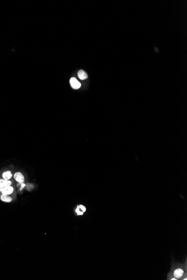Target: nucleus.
I'll list each match as a JSON object with an SVG mask.
<instances>
[{
  "mask_svg": "<svg viewBox=\"0 0 187 280\" xmlns=\"http://www.w3.org/2000/svg\"><path fill=\"white\" fill-rule=\"evenodd\" d=\"M70 82L71 86V87L73 89L77 90L81 87V83H80V82H79L76 78L72 77V78H71Z\"/></svg>",
  "mask_w": 187,
  "mask_h": 280,
  "instance_id": "obj_1",
  "label": "nucleus"
},
{
  "mask_svg": "<svg viewBox=\"0 0 187 280\" xmlns=\"http://www.w3.org/2000/svg\"><path fill=\"white\" fill-rule=\"evenodd\" d=\"M14 178L18 183H24L25 181L24 175L21 172H16L14 175Z\"/></svg>",
  "mask_w": 187,
  "mask_h": 280,
  "instance_id": "obj_2",
  "label": "nucleus"
},
{
  "mask_svg": "<svg viewBox=\"0 0 187 280\" xmlns=\"http://www.w3.org/2000/svg\"><path fill=\"white\" fill-rule=\"evenodd\" d=\"M14 191V188L11 186L5 187L1 189V192H2V195H9L12 194Z\"/></svg>",
  "mask_w": 187,
  "mask_h": 280,
  "instance_id": "obj_3",
  "label": "nucleus"
},
{
  "mask_svg": "<svg viewBox=\"0 0 187 280\" xmlns=\"http://www.w3.org/2000/svg\"><path fill=\"white\" fill-rule=\"evenodd\" d=\"M183 274H184L183 270L182 269V268H177V269H175V271H174V273H173L174 276L175 278H177V279H179V278H181L183 276Z\"/></svg>",
  "mask_w": 187,
  "mask_h": 280,
  "instance_id": "obj_4",
  "label": "nucleus"
},
{
  "mask_svg": "<svg viewBox=\"0 0 187 280\" xmlns=\"http://www.w3.org/2000/svg\"><path fill=\"white\" fill-rule=\"evenodd\" d=\"M12 183L9 180H6L4 179H0V189H2L5 187L11 186Z\"/></svg>",
  "mask_w": 187,
  "mask_h": 280,
  "instance_id": "obj_5",
  "label": "nucleus"
},
{
  "mask_svg": "<svg viewBox=\"0 0 187 280\" xmlns=\"http://www.w3.org/2000/svg\"><path fill=\"white\" fill-rule=\"evenodd\" d=\"M78 76L79 77V78L81 79L82 80H86L88 77V74L86 73V72H85L84 70H79L78 72Z\"/></svg>",
  "mask_w": 187,
  "mask_h": 280,
  "instance_id": "obj_6",
  "label": "nucleus"
},
{
  "mask_svg": "<svg viewBox=\"0 0 187 280\" xmlns=\"http://www.w3.org/2000/svg\"><path fill=\"white\" fill-rule=\"evenodd\" d=\"M12 177V174L11 173V172L10 170H7V171L5 172L2 174V177L4 180H9L11 179V178Z\"/></svg>",
  "mask_w": 187,
  "mask_h": 280,
  "instance_id": "obj_7",
  "label": "nucleus"
},
{
  "mask_svg": "<svg viewBox=\"0 0 187 280\" xmlns=\"http://www.w3.org/2000/svg\"><path fill=\"white\" fill-rule=\"evenodd\" d=\"M1 200L4 202H10L12 201V199L10 196H9V195H2L1 196Z\"/></svg>",
  "mask_w": 187,
  "mask_h": 280,
  "instance_id": "obj_8",
  "label": "nucleus"
},
{
  "mask_svg": "<svg viewBox=\"0 0 187 280\" xmlns=\"http://www.w3.org/2000/svg\"><path fill=\"white\" fill-rule=\"evenodd\" d=\"M76 212L77 214L78 215H83V210L80 208L79 206H77V209H76Z\"/></svg>",
  "mask_w": 187,
  "mask_h": 280,
  "instance_id": "obj_9",
  "label": "nucleus"
},
{
  "mask_svg": "<svg viewBox=\"0 0 187 280\" xmlns=\"http://www.w3.org/2000/svg\"><path fill=\"white\" fill-rule=\"evenodd\" d=\"M25 186H26L25 184H24V183H19V184H17V188H19V190H21L23 189V188Z\"/></svg>",
  "mask_w": 187,
  "mask_h": 280,
  "instance_id": "obj_10",
  "label": "nucleus"
},
{
  "mask_svg": "<svg viewBox=\"0 0 187 280\" xmlns=\"http://www.w3.org/2000/svg\"><path fill=\"white\" fill-rule=\"evenodd\" d=\"M79 206H80V208H81V209H82V210H83V212H85V211H86V207H85L84 206H83V205H79Z\"/></svg>",
  "mask_w": 187,
  "mask_h": 280,
  "instance_id": "obj_11",
  "label": "nucleus"
},
{
  "mask_svg": "<svg viewBox=\"0 0 187 280\" xmlns=\"http://www.w3.org/2000/svg\"><path fill=\"white\" fill-rule=\"evenodd\" d=\"M1 192V189H0V192Z\"/></svg>",
  "mask_w": 187,
  "mask_h": 280,
  "instance_id": "obj_12",
  "label": "nucleus"
}]
</instances>
